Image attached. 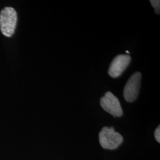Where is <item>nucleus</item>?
Wrapping results in <instances>:
<instances>
[{
	"mask_svg": "<svg viewBox=\"0 0 160 160\" xmlns=\"http://www.w3.org/2000/svg\"><path fill=\"white\" fill-rule=\"evenodd\" d=\"M17 15L12 7L4 8L0 13V29L2 33L11 37L14 33L17 23Z\"/></svg>",
	"mask_w": 160,
	"mask_h": 160,
	"instance_id": "nucleus-1",
	"label": "nucleus"
},
{
	"mask_svg": "<svg viewBox=\"0 0 160 160\" xmlns=\"http://www.w3.org/2000/svg\"><path fill=\"white\" fill-rule=\"evenodd\" d=\"M123 141L119 133L114 131L113 127H104L99 133V142L103 148H117Z\"/></svg>",
	"mask_w": 160,
	"mask_h": 160,
	"instance_id": "nucleus-2",
	"label": "nucleus"
},
{
	"mask_svg": "<svg viewBox=\"0 0 160 160\" xmlns=\"http://www.w3.org/2000/svg\"><path fill=\"white\" fill-rule=\"evenodd\" d=\"M141 78V74L137 72L132 75L127 81L123 90V96L126 102H133L137 99L140 90Z\"/></svg>",
	"mask_w": 160,
	"mask_h": 160,
	"instance_id": "nucleus-3",
	"label": "nucleus"
},
{
	"mask_svg": "<svg viewBox=\"0 0 160 160\" xmlns=\"http://www.w3.org/2000/svg\"><path fill=\"white\" fill-rule=\"evenodd\" d=\"M100 105L106 112L115 117H120L123 114L119 99L110 92H106L100 99Z\"/></svg>",
	"mask_w": 160,
	"mask_h": 160,
	"instance_id": "nucleus-4",
	"label": "nucleus"
},
{
	"mask_svg": "<svg viewBox=\"0 0 160 160\" xmlns=\"http://www.w3.org/2000/svg\"><path fill=\"white\" fill-rule=\"evenodd\" d=\"M131 61L129 55H119L114 58L109 67L108 74L112 78H118L125 71Z\"/></svg>",
	"mask_w": 160,
	"mask_h": 160,
	"instance_id": "nucleus-5",
	"label": "nucleus"
},
{
	"mask_svg": "<svg viewBox=\"0 0 160 160\" xmlns=\"http://www.w3.org/2000/svg\"><path fill=\"white\" fill-rule=\"evenodd\" d=\"M149 2H151L152 6L154 8L155 12H156V14H160V1H159V0H150Z\"/></svg>",
	"mask_w": 160,
	"mask_h": 160,
	"instance_id": "nucleus-6",
	"label": "nucleus"
},
{
	"mask_svg": "<svg viewBox=\"0 0 160 160\" xmlns=\"http://www.w3.org/2000/svg\"><path fill=\"white\" fill-rule=\"evenodd\" d=\"M155 138L157 140V141L160 143V126H158V128L155 129Z\"/></svg>",
	"mask_w": 160,
	"mask_h": 160,
	"instance_id": "nucleus-7",
	"label": "nucleus"
},
{
	"mask_svg": "<svg viewBox=\"0 0 160 160\" xmlns=\"http://www.w3.org/2000/svg\"><path fill=\"white\" fill-rule=\"evenodd\" d=\"M126 52L127 53H128V54H129V53H130V52L129 51H126Z\"/></svg>",
	"mask_w": 160,
	"mask_h": 160,
	"instance_id": "nucleus-8",
	"label": "nucleus"
}]
</instances>
